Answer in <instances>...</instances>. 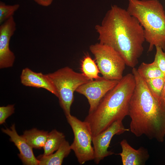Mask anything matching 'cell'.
I'll use <instances>...</instances> for the list:
<instances>
[{
    "instance_id": "ac0fdd59",
    "label": "cell",
    "mask_w": 165,
    "mask_h": 165,
    "mask_svg": "<svg viewBox=\"0 0 165 165\" xmlns=\"http://www.w3.org/2000/svg\"><path fill=\"white\" fill-rule=\"evenodd\" d=\"M137 70L145 80L157 78L165 77L164 73L153 61L149 64L142 63Z\"/></svg>"
},
{
    "instance_id": "cb8c5ba5",
    "label": "cell",
    "mask_w": 165,
    "mask_h": 165,
    "mask_svg": "<svg viewBox=\"0 0 165 165\" xmlns=\"http://www.w3.org/2000/svg\"><path fill=\"white\" fill-rule=\"evenodd\" d=\"M159 102L162 108L165 111V83Z\"/></svg>"
},
{
    "instance_id": "7402d4cb",
    "label": "cell",
    "mask_w": 165,
    "mask_h": 165,
    "mask_svg": "<svg viewBox=\"0 0 165 165\" xmlns=\"http://www.w3.org/2000/svg\"><path fill=\"white\" fill-rule=\"evenodd\" d=\"M14 105H9L6 106L0 107V124L5 123L6 119L14 112Z\"/></svg>"
},
{
    "instance_id": "8992f818",
    "label": "cell",
    "mask_w": 165,
    "mask_h": 165,
    "mask_svg": "<svg viewBox=\"0 0 165 165\" xmlns=\"http://www.w3.org/2000/svg\"><path fill=\"white\" fill-rule=\"evenodd\" d=\"M89 49L94 57L102 77L107 79L118 81L123 78L126 64L115 50L99 42L90 45Z\"/></svg>"
},
{
    "instance_id": "4fadbf2b",
    "label": "cell",
    "mask_w": 165,
    "mask_h": 165,
    "mask_svg": "<svg viewBox=\"0 0 165 165\" xmlns=\"http://www.w3.org/2000/svg\"><path fill=\"white\" fill-rule=\"evenodd\" d=\"M122 152L119 153L123 165H144L148 159L149 155L148 150L141 147L136 149L131 147L126 139L120 142Z\"/></svg>"
},
{
    "instance_id": "5b68a950",
    "label": "cell",
    "mask_w": 165,
    "mask_h": 165,
    "mask_svg": "<svg viewBox=\"0 0 165 165\" xmlns=\"http://www.w3.org/2000/svg\"><path fill=\"white\" fill-rule=\"evenodd\" d=\"M47 75L56 91L57 97L65 116L66 117L70 115L74 92L79 86L90 80L82 73L76 72L67 66Z\"/></svg>"
},
{
    "instance_id": "9c48e42d",
    "label": "cell",
    "mask_w": 165,
    "mask_h": 165,
    "mask_svg": "<svg viewBox=\"0 0 165 165\" xmlns=\"http://www.w3.org/2000/svg\"><path fill=\"white\" fill-rule=\"evenodd\" d=\"M130 130L123 125L122 120H117L100 133L93 137L95 162L98 164L105 157L114 153L108 150L111 141L115 135H120Z\"/></svg>"
},
{
    "instance_id": "30bf717a",
    "label": "cell",
    "mask_w": 165,
    "mask_h": 165,
    "mask_svg": "<svg viewBox=\"0 0 165 165\" xmlns=\"http://www.w3.org/2000/svg\"><path fill=\"white\" fill-rule=\"evenodd\" d=\"M16 29V24L12 16L1 24L0 26V68L12 67L15 56L10 49V39Z\"/></svg>"
},
{
    "instance_id": "ba28073f",
    "label": "cell",
    "mask_w": 165,
    "mask_h": 165,
    "mask_svg": "<svg viewBox=\"0 0 165 165\" xmlns=\"http://www.w3.org/2000/svg\"><path fill=\"white\" fill-rule=\"evenodd\" d=\"M119 81L109 80L100 77L81 85L75 91L87 99L89 105L88 113H90L95 109L102 98Z\"/></svg>"
},
{
    "instance_id": "7c38bea8",
    "label": "cell",
    "mask_w": 165,
    "mask_h": 165,
    "mask_svg": "<svg viewBox=\"0 0 165 165\" xmlns=\"http://www.w3.org/2000/svg\"><path fill=\"white\" fill-rule=\"evenodd\" d=\"M20 79L21 83L24 86L43 88L57 97L56 91L47 74L35 72L26 68L22 70Z\"/></svg>"
},
{
    "instance_id": "ffe728a7",
    "label": "cell",
    "mask_w": 165,
    "mask_h": 165,
    "mask_svg": "<svg viewBox=\"0 0 165 165\" xmlns=\"http://www.w3.org/2000/svg\"><path fill=\"white\" fill-rule=\"evenodd\" d=\"M18 4L8 5L5 3L0 2V24H1L11 17L19 8Z\"/></svg>"
},
{
    "instance_id": "9a60e30c",
    "label": "cell",
    "mask_w": 165,
    "mask_h": 165,
    "mask_svg": "<svg viewBox=\"0 0 165 165\" xmlns=\"http://www.w3.org/2000/svg\"><path fill=\"white\" fill-rule=\"evenodd\" d=\"M48 133L47 131L34 128L25 130L22 136L32 148L41 149L45 145Z\"/></svg>"
},
{
    "instance_id": "44dd1931",
    "label": "cell",
    "mask_w": 165,
    "mask_h": 165,
    "mask_svg": "<svg viewBox=\"0 0 165 165\" xmlns=\"http://www.w3.org/2000/svg\"><path fill=\"white\" fill-rule=\"evenodd\" d=\"M153 62L165 75V52L160 47L156 46Z\"/></svg>"
},
{
    "instance_id": "603a6c76",
    "label": "cell",
    "mask_w": 165,
    "mask_h": 165,
    "mask_svg": "<svg viewBox=\"0 0 165 165\" xmlns=\"http://www.w3.org/2000/svg\"><path fill=\"white\" fill-rule=\"evenodd\" d=\"M36 3L39 5L48 7L51 5L53 0H33Z\"/></svg>"
},
{
    "instance_id": "5bb4252c",
    "label": "cell",
    "mask_w": 165,
    "mask_h": 165,
    "mask_svg": "<svg viewBox=\"0 0 165 165\" xmlns=\"http://www.w3.org/2000/svg\"><path fill=\"white\" fill-rule=\"evenodd\" d=\"M71 150L70 145L65 139L54 153L47 156L42 155L38 156L37 158L38 165H61L64 158L69 155Z\"/></svg>"
},
{
    "instance_id": "e0dca14e",
    "label": "cell",
    "mask_w": 165,
    "mask_h": 165,
    "mask_svg": "<svg viewBox=\"0 0 165 165\" xmlns=\"http://www.w3.org/2000/svg\"><path fill=\"white\" fill-rule=\"evenodd\" d=\"M82 73L90 81L99 79L100 72L95 61L88 54L82 58L81 63Z\"/></svg>"
},
{
    "instance_id": "6da1fadb",
    "label": "cell",
    "mask_w": 165,
    "mask_h": 165,
    "mask_svg": "<svg viewBox=\"0 0 165 165\" xmlns=\"http://www.w3.org/2000/svg\"><path fill=\"white\" fill-rule=\"evenodd\" d=\"M95 28L99 43L112 47L126 65L135 68L143 53L145 41L143 28L135 17L127 10L112 5Z\"/></svg>"
},
{
    "instance_id": "8fae6325",
    "label": "cell",
    "mask_w": 165,
    "mask_h": 165,
    "mask_svg": "<svg viewBox=\"0 0 165 165\" xmlns=\"http://www.w3.org/2000/svg\"><path fill=\"white\" fill-rule=\"evenodd\" d=\"M3 132L9 135L10 140L13 142L18 149L20 153L18 156L23 163L26 165H38L39 161L33 152L32 148L22 136L17 134L14 124L10 129L2 128Z\"/></svg>"
},
{
    "instance_id": "d6986e66",
    "label": "cell",
    "mask_w": 165,
    "mask_h": 165,
    "mask_svg": "<svg viewBox=\"0 0 165 165\" xmlns=\"http://www.w3.org/2000/svg\"><path fill=\"white\" fill-rule=\"evenodd\" d=\"M145 81L150 92L159 102L165 83V77L157 78Z\"/></svg>"
},
{
    "instance_id": "277c9868",
    "label": "cell",
    "mask_w": 165,
    "mask_h": 165,
    "mask_svg": "<svg viewBox=\"0 0 165 165\" xmlns=\"http://www.w3.org/2000/svg\"><path fill=\"white\" fill-rule=\"evenodd\" d=\"M127 10L135 17L143 27L148 52L154 46L165 52V12L158 0H128Z\"/></svg>"
},
{
    "instance_id": "3957f363",
    "label": "cell",
    "mask_w": 165,
    "mask_h": 165,
    "mask_svg": "<svg viewBox=\"0 0 165 165\" xmlns=\"http://www.w3.org/2000/svg\"><path fill=\"white\" fill-rule=\"evenodd\" d=\"M135 86L133 74H126L102 98L95 109L88 113L84 121L89 124L93 137L115 121H122L128 115L130 102Z\"/></svg>"
},
{
    "instance_id": "2e32d148",
    "label": "cell",
    "mask_w": 165,
    "mask_h": 165,
    "mask_svg": "<svg viewBox=\"0 0 165 165\" xmlns=\"http://www.w3.org/2000/svg\"><path fill=\"white\" fill-rule=\"evenodd\" d=\"M65 139L64 134L56 129L52 130L48 133L47 139L43 147L44 156L49 155L59 147L63 140Z\"/></svg>"
},
{
    "instance_id": "7a4b0ae2",
    "label": "cell",
    "mask_w": 165,
    "mask_h": 165,
    "mask_svg": "<svg viewBox=\"0 0 165 165\" xmlns=\"http://www.w3.org/2000/svg\"><path fill=\"white\" fill-rule=\"evenodd\" d=\"M132 73L135 86L129 103L130 130L136 137L144 135L150 139L163 142L165 136V111L135 68H132Z\"/></svg>"
},
{
    "instance_id": "52a82bcc",
    "label": "cell",
    "mask_w": 165,
    "mask_h": 165,
    "mask_svg": "<svg viewBox=\"0 0 165 165\" xmlns=\"http://www.w3.org/2000/svg\"><path fill=\"white\" fill-rule=\"evenodd\" d=\"M73 131L74 138L70 145L79 164L94 160V151L92 145L93 136L87 123L70 115L66 117Z\"/></svg>"
}]
</instances>
